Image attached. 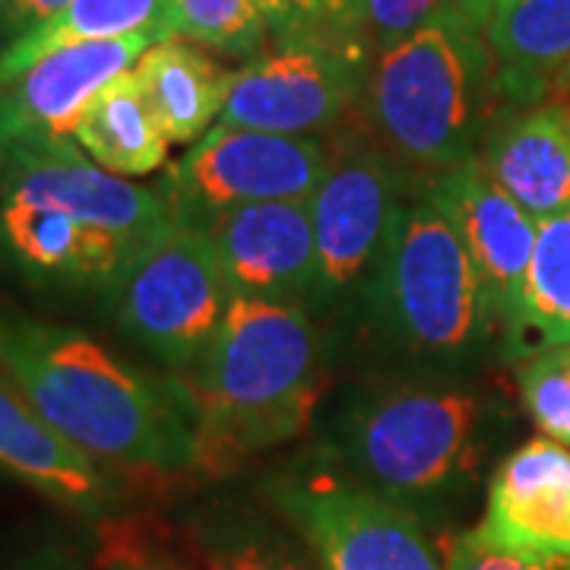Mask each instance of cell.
I'll return each instance as SVG.
<instances>
[{
	"label": "cell",
	"instance_id": "obj_3",
	"mask_svg": "<svg viewBox=\"0 0 570 570\" xmlns=\"http://www.w3.org/2000/svg\"><path fill=\"white\" fill-rule=\"evenodd\" d=\"M491 67L485 29L448 7L381 51L365 82L367 124L381 149L428 178L475 159Z\"/></svg>",
	"mask_w": 570,
	"mask_h": 570
},
{
	"label": "cell",
	"instance_id": "obj_14",
	"mask_svg": "<svg viewBox=\"0 0 570 570\" xmlns=\"http://www.w3.org/2000/svg\"><path fill=\"white\" fill-rule=\"evenodd\" d=\"M425 187L466 245L485 288L491 317L510 324L527 279L539 223L491 178L479 156L431 175Z\"/></svg>",
	"mask_w": 570,
	"mask_h": 570
},
{
	"label": "cell",
	"instance_id": "obj_4",
	"mask_svg": "<svg viewBox=\"0 0 570 570\" xmlns=\"http://www.w3.org/2000/svg\"><path fill=\"white\" fill-rule=\"evenodd\" d=\"M362 295L390 346L431 365H460L491 324L466 245L428 187L406 194Z\"/></svg>",
	"mask_w": 570,
	"mask_h": 570
},
{
	"label": "cell",
	"instance_id": "obj_37",
	"mask_svg": "<svg viewBox=\"0 0 570 570\" xmlns=\"http://www.w3.org/2000/svg\"><path fill=\"white\" fill-rule=\"evenodd\" d=\"M568 111H570V105H568Z\"/></svg>",
	"mask_w": 570,
	"mask_h": 570
},
{
	"label": "cell",
	"instance_id": "obj_6",
	"mask_svg": "<svg viewBox=\"0 0 570 570\" xmlns=\"http://www.w3.org/2000/svg\"><path fill=\"white\" fill-rule=\"evenodd\" d=\"M102 298L124 336L181 377L213 343L235 292L204 225L171 216L134 247Z\"/></svg>",
	"mask_w": 570,
	"mask_h": 570
},
{
	"label": "cell",
	"instance_id": "obj_36",
	"mask_svg": "<svg viewBox=\"0 0 570 570\" xmlns=\"http://www.w3.org/2000/svg\"><path fill=\"white\" fill-rule=\"evenodd\" d=\"M568 570H570V561H568Z\"/></svg>",
	"mask_w": 570,
	"mask_h": 570
},
{
	"label": "cell",
	"instance_id": "obj_20",
	"mask_svg": "<svg viewBox=\"0 0 570 570\" xmlns=\"http://www.w3.org/2000/svg\"><path fill=\"white\" fill-rule=\"evenodd\" d=\"M485 41L498 92L535 102L570 63V0H501Z\"/></svg>",
	"mask_w": 570,
	"mask_h": 570
},
{
	"label": "cell",
	"instance_id": "obj_23",
	"mask_svg": "<svg viewBox=\"0 0 570 570\" xmlns=\"http://www.w3.org/2000/svg\"><path fill=\"white\" fill-rule=\"evenodd\" d=\"M508 326L530 330L542 346H570V213L539 223L527 279Z\"/></svg>",
	"mask_w": 570,
	"mask_h": 570
},
{
	"label": "cell",
	"instance_id": "obj_9",
	"mask_svg": "<svg viewBox=\"0 0 570 570\" xmlns=\"http://www.w3.org/2000/svg\"><path fill=\"white\" fill-rule=\"evenodd\" d=\"M362 92V51L352 39L314 36L279 41L235 70L219 124L317 137L346 118Z\"/></svg>",
	"mask_w": 570,
	"mask_h": 570
},
{
	"label": "cell",
	"instance_id": "obj_28",
	"mask_svg": "<svg viewBox=\"0 0 570 570\" xmlns=\"http://www.w3.org/2000/svg\"><path fill=\"white\" fill-rule=\"evenodd\" d=\"M564 564L568 561H561V558L491 546L482 535L469 532V535L453 539L444 570H564Z\"/></svg>",
	"mask_w": 570,
	"mask_h": 570
},
{
	"label": "cell",
	"instance_id": "obj_10",
	"mask_svg": "<svg viewBox=\"0 0 570 570\" xmlns=\"http://www.w3.org/2000/svg\"><path fill=\"white\" fill-rule=\"evenodd\" d=\"M273 501L324 570H441L419 520L358 482L279 479Z\"/></svg>",
	"mask_w": 570,
	"mask_h": 570
},
{
	"label": "cell",
	"instance_id": "obj_19",
	"mask_svg": "<svg viewBox=\"0 0 570 570\" xmlns=\"http://www.w3.org/2000/svg\"><path fill=\"white\" fill-rule=\"evenodd\" d=\"M142 96L171 142H197L223 118L235 70L200 45L165 39L134 63Z\"/></svg>",
	"mask_w": 570,
	"mask_h": 570
},
{
	"label": "cell",
	"instance_id": "obj_5",
	"mask_svg": "<svg viewBox=\"0 0 570 570\" xmlns=\"http://www.w3.org/2000/svg\"><path fill=\"white\" fill-rule=\"evenodd\" d=\"M482 396L450 384H387L348 400L333 425V456L358 485L390 501L453 489L475 463Z\"/></svg>",
	"mask_w": 570,
	"mask_h": 570
},
{
	"label": "cell",
	"instance_id": "obj_15",
	"mask_svg": "<svg viewBox=\"0 0 570 570\" xmlns=\"http://www.w3.org/2000/svg\"><path fill=\"white\" fill-rule=\"evenodd\" d=\"M475 535L501 549L570 561V448L535 438L513 450L491 475Z\"/></svg>",
	"mask_w": 570,
	"mask_h": 570
},
{
	"label": "cell",
	"instance_id": "obj_30",
	"mask_svg": "<svg viewBox=\"0 0 570 570\" xmlns=\"http://www.w3.org/2000/svg\"><path fill=\"white\" fill-rule=\"evenodd\" d=\"M102 568L105 570H187L171 554L163 549L149 546L137 532L115 530L108 535L102 549Z\"/></svg>",
	"mask_w": 570,
	"mask_h": 570
},
{
	"label": "cell",
	"instance_id": "obj_34",
	"mask_svg": "<svg viewBox=\"0 0 570 570\" xmlns=\"http://www.w3.org/2000/svg\"><path fill=\"white\" fill-rule=\"evenodd\" d=\"M498 3L501 0H444V7L448 10H456L460 17H466L469 22H475V26H489L491 13L498 10Z\"/></svg>",
	"mask_w": 570,
	"mask_h": 570
},
{
	"label": "cell",
	"instance_id": "obj_18",
	"mask_svg": "<svg viewBox=\"0 0 570 570\" xmlns=\"http://www.w3.org/2000/svg\"><path fill=\"white\" fill-rule=\"evenodd\" d=\"M479 159L535 223L570 213L568 105H539L510 118L491 134Z\"/></svg>",
	"mask_w": 570,
	"mask_h": 570
},
{
	"label": "cell",
	"instance_id": "obj_33",
	"mask_svg": "<svg viewBox=\"0 0 570 570\" xmlns=\"http://www.w3.org/2000/svg\"><path fill=\"white\" fill-rule=\"evenodd\" d=\"M10 570H82L73 551L61 549V546H48V549L36 551L29 558H22L17 568Z\"/></svg>",
	"mask_w": 570,
	"mask_h": 570
},
{
	"label": "cell",
	"instance_id": "obj_17",
	"mask_svg": "<svg viewBox=\"0 0 570 570\" xmlns=\"http://www.w3.org/2000/svg\"><path fill=\"white\" fill-rule=\"evenodd\" d=\"M0 469L61 508L102 517L115 491L92 456H86L0 377Z\"/></svg>",
	"mask_w": 570,
	"mask_h": 570
},
{
	"label": "cell",
	"instance_id": "obj_35",
	"mask_svg": "<svg viewBox=\"0 0 570 570\" xmlns=\"http://www.w3.org/2000/svg\"><path fill=\"white\" fill-rule=\"evenodd\" d=\"M554 82H558V89H570V63L561 70V73H558V80Z\"/></svg>",
	"mask_w": 570,
	"mask_h": 570
},
{
	"label": "cell",
	"instance_id": "obj_29",
	"mask_svg": "<svg viewBox=\"0 0 570 570\" xmlns=\"http://www.w3.org/2000/svg\"><path fill=\"white\" fill-rule=\"evenodd\" d=\"M261 13L266 17L269 36L276 41L314 39V36H336L326 22L317 0H257ZM343 39V36H340Z\"/></svg>",
	"mask_w": 570,
	"mask_h": 570
},
{
	"label": "cell",
	"instance_id": "obj_11",
	"mask_svg": "<svg viewBox=\"0 0 570 570\" xmlns=\"http://www.w3.org/2000/svg\"><path fill=\"white\" fill-rule=\"evenodd\" d=\"M165 39L175 36L153 29L127 39L70 45L0 86V159L45 142L73 140L86 105Z\"/></svg>",
	"mask_w": 570,
	"mask_h": 570
},
{
	"label": "cell",
	"instance_id": "obj_8",
	"mask_svg": "<svg viewBox=\"0 0 570 570\" xmlns=\"http://www.w3.org/2000/svg\"><path fill=\"white\" fill-rule=\"evenodd\" d=\"M406 175L387 149L358 137H346L330 149L324 178L307 200L317 242L314 305H336L365 285L406 200Z\"/></svg>",
	"mask_w": 570,
	"mask_h": 570
},
{
	"label": "cell",
	"instance_id": "obj_25",
	"mask_svg": "<svg viewBox=\"0 0 570 570\" xmlns=\"http://www.w3.org/2000/svg\"><path fill=\"white\" fill-rule=\"evenodd\" d=\"M204 561L213 570H324L279 532L242 523L206 532Z\"/></svg>",
	"mask_w": 570,
	"mask_h": 570
},
{
	"label": "cell",
	"instance_id": "obj_24",
	"mask_svg": "<svg viewBox=\"0 0 570 570\" xmlns=\"http://www.w3.org/2000/svg\"><path fill=\"white\" fill-rule=\"evenodd\" d=\"M269 26L257 0H175V39L225 58L254 61L264 55Z\"/></svg>",
	"mask_w": 570,
	"mask_h": 570
},
{
	"label": "cell",
	"instance_id": "obj_22",
	"mask_svg": "<svg viewBox=\"0 0 570 570\" xmlns=\"http://www.w3.org/2000/svg\"><path fill=\"white\" fill-rule=\"evenodd\" d=\"M153 29L175 36V0H70L58 17L0 51V86L70 45L127 39Z\"/></svg>",
	"mask_w": 570,
	"mask_h": 570
},
{
	"label": "cell",
	"instance_id": "obj_26",
	"mask_svg": "<svg viewBox=\"0 0 570 570\" xmlns=\"http://www.w3.org/2000/svg\"><path fill=\"white\" fill-rule=\"evenodd\" d=\"M520 396L532 422L570 448V346H542L520 367Z\"/></svg>",
	"mask_w": 570,
	"mask_h": 570
},
{
	"label": "cell",
	"instance_id": "obj_12",
	"mask_svg": "<svg viewBox=\"0 0 570 570\" xmlns=\"http://www.w3.org/2000/svg\"><path fill=\"white\" fill-rule=\"evenodd\" d=\"M0 200L61 209L92 228L142 242L175 213L163 187H142L92 163L73 140L20 149L0 159Z\"/></svg>",
	"mask_w": 570,
	"mask_h": 570
},
{
	"label": "cell",
	"instance_id": "obj_13",
	"mask_svg": "<svg viewBox=\"0 0 570 570\" xmlns=\"http://www.w3.org/2000/svg\"><path fill=\"white\" fill-rule=\"evenodd\" d=\"M204 228L235 295L273 305H314L317 242L307 200L225 209Z\"/></svg>",
	"mask_w": 570,
	"mask_h": 570
},
{
	"label": "cell",
	"instance_id": "obj_7",
	"mask_svg": "<svg viewBox=\"0 0 570 570\" xmlns=\"http://www.w3.org/2000/svg\"><path fill=\"white\" fill-rule=\"evenodd\" d=\"M330 146L321 137H285L216 124L165 171L163 194L175 219L206 225L225 209L273 200H311Z\"/></svg>",
	"mask_w": 570,
	"mask_h": 570
},
{
	"label": "cell",
	"instance_id": "obj_1",
	"mask_svg": "<svg viewBox=\"0 0 570 570\" xmlns=\"http://www.w3.org/2000/svg\"><path fill=\"white\" fill-rule=\"evenodd\" d=\"M0 377L96 463L178 475L204 466L181 384H156L92 336L0 307Z\"/></svg>",
	"mask_w": 570,
	"mask_h": 570
},
{
	"label": "cell",
	"instance_id": "obj_27",
	"mask_svg": "<svg viewBox=\"0 0 570 570\" xmlns=\"http://www.w3.org/2000/svg\"><path fill=\"white\" fill-rule=\"evenodd\" d=\"M441 10H444V0H365L362 36H367L377 51H387L409 39L412 32H419Z\"/></svg>",
	"mask_w": 570,
	"mask_h": 570
},
{
	"label": "cell",
	"instance_id": "obj_21",
	"mask_svg": "<svg viewBox=\"0 0 570 570\" xmlns=\"http://www.w3.org/2000/svg\"><path fill=\"white\" fill-rule=\"evenodd\" d=\"M73 142L99 168L118 178H142L159 171L171 149L134 70L115 77L86 105L73 127Z\"/></svg>",
	"mask_w": 570,
	"mask_h": 570
},
{
	"label": "cell",
	"instance_id": "obj_31",
	"mask_svg": "<svg viewBox=\"0 0 570 570\" xmlns=\"http://www.w3.org/2000/svg\"><path fill=\"white\" fill-rule=\"evenodd\" d=\"M67 3L70 0H0V39L13 45L51 17H58Z\"/></svg>",
	"mask_w": 570,
	"mask_h": 570
},
{
	"label": "cell",
	"instance_id": "obj_32",
	"mask_svg": "<svg viewBox=\"0 0 570 570\" xmlns=\"http://www.w3.org/2000/svg\"><path fill=\"white\" fill-rule=\"evenodd\" d=\"M321 10H324L326 22L333 26L336 36L352 39L362 36V26H365V0H317Z\"/></svg>",
	"mask_w": 570,
	"mask_h": 570
},
{
	"label": "cell",
	"instance_id": "obj_2",
	"mask_svg": "<svg viewBox=\"0 0 570 570\" xmlns=\"http://www.w3.org/2000/svg\"><path fill=\"white\" fill-rule=\"evenodd\" d=\"M209 460L298 438L324 390V336L305 305L235 295L197 365L175 377Z\"/></svg>",
	"mask_w": 570,
	"mask_h": 570
},
{
	"label": "cell",
	"instance_id": "obj_16",
	"mask_svg": "<svg viewBox=\"0 0 570 570\" xmlns=\"http://www.w3.org/2000/svg\"><path fill=\"white\" fill-rule=\"evenodd\" d=\"M137 245L61 209L0 200V254L32 283L105 292Z\"/></svg>",
	"mask_w": 570,
	"mask_h": 570
}]
</instances>
